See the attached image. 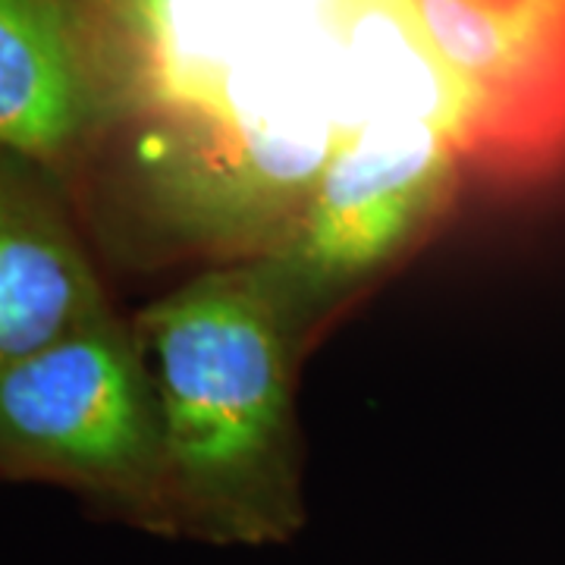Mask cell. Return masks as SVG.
I'll return each instance as SVG.
<instances>
[{
    "label": "cell",
    "mask_w": 565,
    "mask_h": 565,
    "mask_svg": "<svg viewBox=\"0 0 565 565\" xmlns=\"http://www.w3.org/2000/svg\"><path fill=\"white\" fill-rule=\"evenodd\" d=\"M132 337L158 399L177 534L280 544L305 525L292 422L302 333L262 262L148 305Z\"/></svg>",
    "instance_id": "1"
},
{
    "label": "cell",
    "mask_w": 565,
    "mask_h": 565,
    "mask_svg": "<svg viewBox=\"0 0 565 565\" xmlns=\"http://www.w3.org/2000/svg\"><path fill=\"white\" fill-rule=\"evenodd\" d=\"M0 478L63 484L177 534L158 399L114 315L0 377Z\"/></svg>",
    "instance_id": "2"
},
{
    "label": "cell",
    "mask_w": 565,
    "mask_h": 565,
    "mask_svg": "<svg viewBox=\"0 0 565 565\" xmlns=\"http://www.w3.org/2000/svg\"><path fill=\"white\" fill-rule=\"evenodd\" d=\"M459 145L430 117H377L340 141L262 267L305 333L399 258L444 211Z\"/></svg>",
    "instance_id": "3"
},
{
    "label": "cell",
    "mask_w": 565,
    "mask_h": 565,
    "mask_svg": "<svg viewBox=\"0 0 565 565\" xmlns=\"http://www.w3.org/2000/svg\"><path fill=\"white\" fill-rule=\"evenodd\" d=\"M462 122L459 154L527 170L565 145V0H412Z\"/></svg>",
    "instance_id": "4"
},
{
    "label": "cell",
    "mask_w": 565,
    "mask_h": 565,
    "mask_svg": "<svg viewBox=\"0 0 565 565\" xmlns=\"http://www.w3.org/2000/svg\"><path fill=\"white\" fill-rule=\"evenodd\" d=\"M102 29L73 0H0V148L44 170L102 129Z\"/></svg>",
    "instance_id": "5"
},
{
    "label": "cell",
    "mask_w": 565,
    "mask_h": 565,
    "mask_svg": "<svg viewBox=\"0 0 565 565\" xmlns=\"http://www.w3.org/2000/svg\"><path fill=\"white\" fill-rule=\"evenodd\" d=\"M39 163L0 148V377L110 315Z\"/></svg>",
    "instance_id": "6"
},
{
    "label": "cell",
    "mask_w": 565,
    "mask_h": 565,
    "mask_svg": "<svg viewBox=\"0 0 565 565\" xmlns=\"http://www.w3.org/2000/svg\"><path fill=\"white\" fill-rule=\"evenodd\" d=\"M88 20L95 22L98 29H104V22H117L126 29V3L129 0H73Z\"/></svg>",
    "instance_id": "7"
}]
</instances>
